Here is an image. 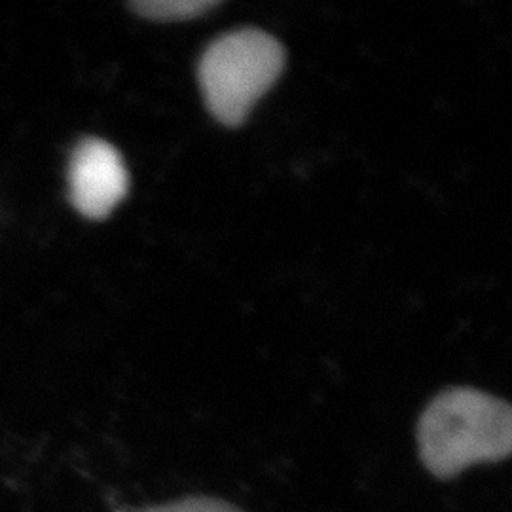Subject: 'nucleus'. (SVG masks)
Wrapping results in <instances>:
<instances>
[{"instance_id": "nucleus-2", "label": "nucleus", "mask_w": 512, "mask_h": 512, "mask_svg": "<svg viewBox=\"0 0 512 512\" xmlns=\"http://www.w3.org/2000/svg\"><path fill=\"white\" fill-rule=\"evenodd\" d=\"M285 50L260 29H238L213 40L198 65V80L209 112L236 128L256 101L283 73Z\"/></svg>"}, {"instance_id": "nucleus-1", "label": "nucleus", "mask_w": 512, "mask_h": 512, "mask_svg": "<svg viewBox=\"0 0 512 512\" xmlns=\"http://www.w3.org/2000/svg\"><path fill=\"white\" fill-rule=\"evenodd\" d=\"M418 446L425 469L440 480L503 461L511 454V404L473 387L446 389L421 414Z\"/></svg>"}, {"instance_id": "nucleus-5", "label": "nucleus", "mask_w": 512, "mask_h": 512, "mask_svg": "<svg viewBox=\"0 0 512 512\" xmlns=\"http://www.w3.org/2000/svg\"><path fill=\"white\" fill-rule=\"evenodd\" d=\"M145 512H245L241 511L236 505L222 501L217 497H207V495H196V497H184L173 503H165L152 507Z\"/></svg>"}, {"instance_id": "nucleus-4", "label": "nucleus", "mask_w": 512, "mask_h": 512, "mask_svg": "<svg viewBox=\"0 0 512 512\" xmlns=\"http://www.w3.org/2000/svg\"><path fill=\"white\" fill-rule=\"evenodd\" d=\"M219 4V0H139L131 2V8L154 21H184L203 16Z\"/></svg>"}, {"instance_id": "nucleus-3", "label": "nucleus", "mask_w": 512, "mask_h": 512, "mask_svg": "<svg viewBox=\"0 0 512 512\" xmlns=\"http://www.w3.org/2000/svg\"><path fill=\"white\" fill-rule=\"evenodd\" d=\"M69 183L74 207L88 219H105L128 194V169L112 145L84 139L74 148Z\"/></svg>"}]
</instances>
